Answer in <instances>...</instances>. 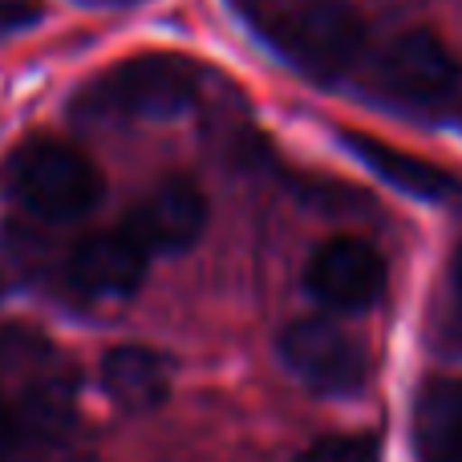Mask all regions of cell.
Masks as SVG:
<instances>
[{
	"instance_id": "1",
	"label": "cell",
	"mask_w": 462,
	"mask_h": 462,
	"mask_svg": "<svg viewBox=\"0 0 462 462\" xmlns=\"http://www.w3.org/2000/svg\"><path fill=\"white\" fill-rule=\"evenodd\" d=\"M199 94V65L183 53H138L102 69L78 94L73 110L81 118L130 122V118H175L191 110Z\"/></svg>"
},
{
	"instance_id": "2",
	"label": "cell",
	"mask_w": 462,
	"mask_h": 462,
	"mask_svg": "<svg viewBox=\"0 0 462 462\" xmlns=\"http://www.w3.org/2000/svg\"><path fill=\"white\" fill-rule=\"evenodd\" d=\"M5 191L41 219H78L102 203L106 179L81 151L37 138L8 159Z\"/></svg>"
},
{
	"instance_id": "3",
	"label": "cell",
	"mask_w": 462,
	"mask_h": 462,
	"mask_svg": "<svg viewBox=\"0 0 462 462\" xmlns=\"http://www.w3.org/2000/svg\"><path fill=\"white\" fill-rule=\"evenodd\" d=\"M365 16L349 0H309L272 24L276 49L309 78L333 81L365 53Z\"/></svg>"
},
{
	"instance_id": "4",
	"label": "cell",
	"mask_w": 462,
	"mask_h": 462,
	"mask_svg": "<svg viewBox=\"0 0 462 462\" xmlns=\"http://www.w3.org/2000/svg\"><path fill=\"white\" fill-rule=\"evenodd\" d=\"M276 349L284 369L296 382H304L317 393H328V398H349L369 377L365 349L333 320H320V317L292 320L280 333Z\"/></svg>"
},
{
	"instance_id": "5",
	"label": "cell",
	"mask_w": 462,
	"mask_h": 462,
	"mask_svg": "<svg viewBox=\"0 0 462 462\" xmlns=\"http://www.w3.org/2000/svg\"><path fill=\"white\" fill-rule=\"evenodd\" d=\"M304 284L325 309L337 312L374 309L385 292V260L369 239L333 236L309 255Z\"/></svg>"
},
{
	"instance_id": "6",
	"label": "cell",
	"mask_w": 462,
	"mask_h": 462,
	"mask_svg": "<svg viewBox=\"0 0 462 462\" xmlns=\"http://www.w3.org/2000/svg\"><path fill=\"white\" fill-rule=\"evenodd\" d=\"M374 78L402 102H439L462 81V65L434 29H406L374 57Z\"/></svg>"
},
{
	"instance_id": "7",
	"label": "cell",
	"mask_w": 462,
	"mask_h": 462,
	"mask_svg": "<svg viewBox=\"0 0 462 462\" xmlns=\"http://www.w3.org/2000/svg\"><path fill=\"white\" fill-rule=\"evenodd\" d=\"M122 227L151 255L187 252L208 227V199L191 179H167L134 203V211Z\"/></svg>"
},
{
	"instance_id": "8",
	"label": "cell",
	"mask_w": 462,
	"mask_h": 462,
	"mask_svg": "<svg viewBox=\"0 0 462 462\" xmlns=\"http://www.w3.org/2000/svg\"><path fill=\"white\" fill-rule=\"evenodd\" d=\"M146 252L126 227L94 231L69 252V280L86 296H130L146 276Z\"/></svg>"
},
{
	"instance_id": "9",
	"label": "cell",
	"mask_w": 462,
	"mask_h": 462,
	"mask_svg": "<svg viewBox=\"0 0 462 462\" xmlns=\"http://www.w3.org/2000/svg\"><path fill=\"white\" fill-rule=\"evenodd\" d=\"M345 146L365 162L374 175H382L390 187L398 191L414 195V199H426V203H455L462 199V179L450 175L447 167L439 162H426L410 151H398V146L382 143V138H369V134H357V130H345Z\"/></svg>"
},
{
	"instance_id": "10",
	"label": "cell",
	"mask_w": 462,
	"mask_h": 462,
	"mask_svg": "<svg viewBox=\"0 0 462 462\" xmlns=\"http://www.w3.org/2000/svg\"><path fill=\"white\" fill-rule=\"evenodd\" d=\"M102 390L122 414H151L171 393V365L146 345H118L102 357Z\"/></svg>"
},
{
	"instance_id": "11",
	"label": "cell",
	"mask_w": 462,
	"mask_h": 462,
	"mask_svg": "<svg viewBox=\"0 0 462 462\" xmlns=\"http://www.w3.org/2000/svg\"><path fill=\"white\" fill-rule=\"evenodd\" d=\"M414 447L422 462H462V377H434L418 390Z\"/></svg>"
},
{
	"instance_id": "12",
	"label": "cell",
	"mask_w": 462,
	"mask_h": 462,
	"mask_svg": "<svg viewBox=\"0 0 462 462\" xmlns=\"http://www.w3.org/2000/svg\"><path fill=\"white\" fill-rule=\"evenodd\" d=\"M296 462H382V450L369 434H325Z\"/></svg>"
},
{
	"instance_id": "13",
	"label": "cell",
	"mask_w": 462,
	"mask_h": 462,
	"mask_svg": "<svg viewBox=\"0 0 462 462\" xmlns=\"http://www.w3.org/2000/svg\"><path fill=\"white\" fill-rule=\"evenodd\" d=\"M41 16H45V8L37 0H0V32H21L37 24Z\"/></svg>"
},
{
	"instance_id": "14",
	"label": "cell",
	"mask_w": 462,
	"mask_h": 462,
	"mask_svg": "<svg viewBox=\"0 0 462 462\" xmlns=\"http://www.w3.org/2000/svg\"><path fill=\"white\" fill-rule=\"evenodd\" d=\"M13 442H16V422H13V414H8L5 398H0V455H5Z\"/></svg>"
},
{
	"instance_id": "15",
	"label": "cell",
	"mask_w": 462,
	"mask_h": 462,
	"mask_svg": "<svg viewBox=\"0 0 462 462\" xmlns=\"http://www.w3.org/2000/svg\"><path fill=\"white\" fill-rule=\"evenodd\" d=\"M450 272H455V284H458V292H462V247L455 252V268H450Z\"/></svg>"
}]
</instances>
